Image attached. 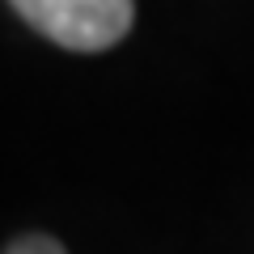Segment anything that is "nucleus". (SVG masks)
<instances>
[{"mask_svg":"<svg viewBox=\"0 0 254 254\" xmlns=\"http://www.w3.org/2000/svg\"><path fill=\"white\" fill-rule=\"evenodd\" d=\"M21 21L68 51H106L131 30V0H9Z\"/></svg>","mask_w":254,"mask_h":254,"instance_id":"obj_1","label":"nucleus"},{"mask_svg":"<svg viewBox=\"0 0 254 254\" xmlns=\"http://www.w3.org/2000/svg\"><path fill=\"white\" fill-rule=\"evenodd\" d=\"M4 254H64V246L55 237H43V233H30V237H17Z\"/></svg>","mask_w":254,"mask_h":254,"instance_id":"obj_2","label":"nucleus"}]
</instances>
